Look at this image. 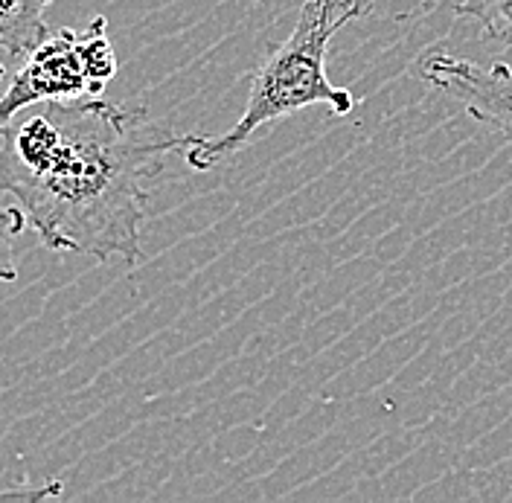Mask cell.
Returning <instances> with one entry per match:
<instances>
[{"label":"cell","instance_id":"6da1fadb","mask_svg":"<svg viewBox=\"0 0 512 503\" xmlns=\"http://www.w3.org/2000/svg\"><path fill=\"white\" fill-rule=\"evenodd\" d=\"M187 134L99 96L44 99L0 128V189L50 251L140 262L146 184Z\"/></svg>","mask_w":512,"mask_h":503},{"label":"cell","instance_id":"7a4b0ae2","mask_svg":"<svg viewBox=\"0 0 512 503\" xmlns=\"http://www.w3.org/2000/svg\"><path fill=\"white\" fill-rule=\"evenodd\" d=\"M355 18L352 0H306L286 41L262 62L251 82L248 105L236 126L219 137L187 134L181 158L195 172H210L239 155L265 126L286 120L312 105H326L335 117H347L355 96L326 76V53L335 32Z\"/></svg>","mask_w":512,"mask_h":503},{"label":"cell","instance_id":"3957f363","mask_svg":"<svg viewBox=\"0 0 512 503\" xmlns=\"http://www.w3.org/2000/svg\"><path fill=\"white\" fill-rule=\"evenodd\" d=\"M117 73V53L108 38V21L96 15L85 30L50 32L38 50L21 62L0 99V128L18 111L44 99L99 96Z\"/></svg>","mask_w":512,"mask_h":503},{"label":"cell","instance_id":"277c9868","mask_svg":"<svg viewBox=\"0 0 512 503\" xmlns=\"http://www.w3.org/2000/svg\"><path fill=\"white\" fill-rule=\"evenodd\" d=\"M419 76L466 108L480 126L495 128L512 143V67L504 62L478 64L443 50L419 59Z\"/></svg>","mask_w":512,"mask_h":503},{"label":"cell","instance_id":"5b68a950","mask_svg":"<svg viewBox=\"0 0 512 503\" xmlns=\"http://www.w3.org/2000/svg\"><path fill=\"white\" fill-rule=\"evenodd\" d=\"M53 0H0V50L9 59H27L50 35L44 12Z\"/></svg>","mask_w":512,"mask_h":503},{"label":"cell","instance_id":"8992f818","mask_svg":"<svg viewBox=\"0 0 512 503\" xmlns=\"http://www.w3.org/2000/svg\"><path fill=\"white\" fill-rule=\"evenodd\" d=\"M457 15L472 18L489 38L512 47V0H463L457 3Z\"/></svg>","mask_w":512,"mask_h":503},{"label":"cell","instance_id":"52a82bcc","mask_svg":"<svg viewBox=\"0 0 512 503\" xmlns=\"http://www.w3.org/2000/svg\"><path fill=\"white\" fill-rule=\"evenodd\" d=\"M9 192L0 189V283H12L18 277V265H15V239L30 227L24 210L9 198L3 201Z\"/></svg>","mask_w":512,"mask_h":503},{"label":"cell","instance_id":"ba28073f","mask_svg":"<svg viewBox=\"0 0 512 503\" xmlns=\"http://www.w3.org/2000/svg\"><path fill=\"white\" fill-rule=\"evenodd\" d=\"M62 495V483L50 480L44 486H18V489H0V498H27V501H44V498H59Z\"/></svg>","mask_w":512,"mask_h":503},{"label":"cell","instance_id":"9c48e42d","mask_svg":"<svg viewBox=\"0 0 512 503\" xmlns=\"http://www.w3.org/2000/svg\"><path fill=\"white\" fill-rule=\"evenodd\" d=\"M373 6H376V0H352L355 18H364V15H370V12H373Z\"/></svg>","mask_w":512,"mask_h":503},{"label":"cell","instance_id":"30bf717a","mask_svg":"<svg viewBox=\"0 0 512 503\" xmlns=\"http://www.w3.org/2000/svg\"><path fill=\"white\" fill-rule=\"evenodd\" d=\"M9 82H12V76H9V70H6V64L0 62V99L6 94V88H9Z\"/></svg>","mask_w":512,"mask_h":503}]
</instances>
